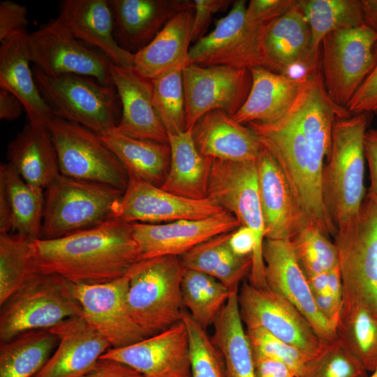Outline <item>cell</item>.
I'll use <instances>...</instances> for the list:
<instances>
[{
  "instance_id": "6da1fadb",
  "label": "cell",
  "mask_w": 377,
  "mask_h": 377,
  "mask_svg": "<svg viewBox=\"0 0 377 377\" xmlns=\"http://www.w3.org/2000/svg\"><path fill=\"white\" fill-rule=\"evenodd\" d=\"M352 114L329 96L320 71L308 75L295 101L280 119L248 124L274 156L290 185L306 226L325 235L337 229L322 194L325 160L329 157L334 124Z\"/></svg>"
},
{
  "instance_id": "7a4b0ae2",
  "label": "cell",
  "mask_w": 377,
  "mask_h": 377,
  "mask_svg": "<svg viewBox=\"0 0 377 377\" xmlns=\"http://www.w3.org/2000/svg\"><path fill=\"white\" fill-rule=\"evenodd\" d=\"M31 255L38 273L75 285L121 278L140 260L131 223L116 218L59 238L34 239Z\"/></svg>"
},
{
  "instance_id": "3957f363",
  "label": "cell",
  "mask_w": 377,
  "mask_h": 377,
  "mask_svg": "<svg viewBox=\"0 0 377 377\" xmlns=\"http://www.w3.org/2000/svg\"><path fill=\"white\" fill-rule=\"evenodd\" d=\"M369 114L339 117L332 129L331 151L322 175V194L337 229L345 230L357 218L364 199V138Z\"/></svg>"
},
{
  "instance_id": "277c9868",
  "label": "cell",
  "mask_w": 377,
  "mask_h": 377,
  "mask_svg": "<svg viewBox=\"0 0 377 377\" xmlns=\"http://www.w3.org/2000/svg\"><path fill=\"white\" fill-rule=\"evenodd\" d=\"M185 270L180 256H164L139 260L128 272V310L146 337L182 320Z\"/></svg>"
},
{
  "instance_id": "5b68a950",
  "label": "cell",
  "mask_w": 377,
  "mask_h": 377,
  "mask_svg": "<svg viewBox=\"0 0 377 377\" xmlns=\"http://www.w3.org/2000/svg\"><path fill=\"white\" fill-rule=\"evenodd\" d=\"M119 188L59 175L46 188L40 239L59 238L114 218Z\"/></svg>"
},
{
  "instance_id": "8992f818",
  "label": "cell",
  "mask_w": 377,
  "mask_h": 377,
  "mask_svg": "<svg viewBox=\"0 0 377 377\" xmlns=\"http://www.w3.org/2000/svg\"><path fill=\"white\" fill-rule=\"evenodd\" d=\"M74 285L57 274L34 275L1 306V341L27 331L50 329L67 318L82 316Z\"/></svg>"
},
{
  "instance_id": "52a82bcc",
  "label": "cell",
  "mask_w": 377,
  "mask_h": 377,
  "mask_svg": "<svg viewBox=\"0 0 377 377\" xmlns=\"http://www.w3.org/2000/svg\"><path fill=\"white\" fill-rule=\"evenodd\" d=\"M207 197L231 213L241 226L250 228L256 238L249 283L267 288L263 245L265 223L260 204L256 161L212 159Z\"/></svg>"
},
{
  "instance_id": "ba28073f",
  "label": "cell",
  "mask_w": 377,
  "mask_h": 377,
  "mask_svg": "<svg viewBox=\"0 0 377 377\" xmlns=\"http://www.w3.org/2000/svg\"><path fill=\"white\" fill-rule=\"evenodd\" d=\"M342 301L362 306L377 318V201L365 195L359 214L334 235Z\"/></svg>"
},
{
  "instance_id": "9c48e42d",
  "label": "cell",
  "mask_w": 377,
  "mask_h": 377,
  "mask_svg": "<svg viewBox=\"0 0 377 377\" xmlns=\"http://www.w3.org/2000/svg\"><path fill=\"white\" fill-rule=\"evenodd\" d=\"M39 91L54 116L78 124L101 135L118 124L115 87L87 76H48L34 67Z\"/></svg>"
},
{
  "instance_id": "30bf717a",
  "label": "cell",
  "mask_w": 377,
  "mask_h": 377,
  "mask_svg": "<svg viewBox=\"0 0 377 377\" xmlns=\"http://www.w3.org/2000/svg\"><path fill=\"white\" fill-rule=\"evenodd\" d=\"M46 126L57 152L61 175L125 191L128 175L98 134L57 116Z\"/></svg>"
},
{
  "instance_id": "8fae6325",
  "label": "cell",
  "mask_w": 377,
  "mask_h": 377,
  "mask_svg": "<svg viewBox=\"0 0 377 377\" xmlns=\"http://www.w3.org/2000/svg\"><path fill=\"white\" fill-rule=\"evenodd\" d=\"M246 10L245 1H234L227 15L217 20L215 28L189 49L186 65L269 69L263 45L265 24L251 22Z\"/></svg>"
},
{
  "instance_id": "7c38bea8",
  "label": "cell",
  "mask_w": 377,
  "mask_h": 377,
  "mask_svg": "<svg viewBox=\"0 0 377 377\" xmlns=\"http://www.w3.org/2000/svg\"><path fill=\"white\" fill-rule=\"evenodd\" d=\"M321 43L325 89L335 104L346 108L375 64L377 31L364 23L330 33Z\"/></svg>"
},
{
  "instance_id": "4fadbf2b",
  "label": "cell",
  "mask_w": 377,
  "mask_h": 377,
  "mask_svg": "<svg viewBox=\"0 0 377 377\" xmlns=\"http://www.w3.org/2000/svg\"><path fill=\"white\" fill-rule=\"evenodd\" d=\"M239 313L245 328L261 327L280 340L314 357L323 341L305 317L285 297L244 281L238 291Z\"/></svg>"
},
{
  "instance_id": "5bb4252c",
  "label": "cell",
  "mask_w": 377,
  "mask_h": 377,
  "mask_svg": "<svg viewBox=\"0 0 377 377\" xmlns=\"http://www.w3.org/2000/svg\"><path fill=\"white\" fill-rule=\"evenodd\" d=\"M27 45L31 62L48 76L75 74L113 86L110 60L79 43L59 18L28 34Z\"/></svg>"
},
{
  "instance_id": "9a60e30c",
  "label": "cell",
  "mask_w": 377,
  "mask_h": 377,
  "mask_svg": "<svg viewBox=\"0 0 377 377\" xmlns=\"http://www.w3.org/2000/svg\"><path fill=\"white\" fill-rule=\"evenodd\" d=\"M186 130L206 113L223 110L233 116L250 92L249 69L186 65L183 69Z\"/></svg>"
},
{
  "instance_id": "2e32d148",
  "label": "cell",
  "mask_w": 377,
  "mask_h": 377,
  "mask_svg": "<svg viewBox=\"0 0 377 377\" xmlns=\"http://www.w3.org/2000/svg\"><path fill=\"white\" fill-rule=\"evenodd\" d=\"M209 198L193 200L173 194L133 176L120 198L114 218L129 223L160 224L205 219L223 212Z\"/></svg>"
},
{
  "instance_id": "e0dca14e",
  "label": "cell",
  "mask_w": 377,
  "mask_h": 377,
  "mask_svg": "<svg viewBox=\"0 0 377 377\" xmlns=\"http://www.w3.org/2000/svg\"><path fill=\"white\" fill-rule=\"evenodd\" d=\"M129 275L99 284L74 285L82 316L113 348L147 338L131 318L127 306Z\"/></svg>"
},
{
  "instance_id": "ac0fdd59",
  "label": "cell",
  "mask_w": 377,
  "mask_h": 377,
  "mask_svg": "<svg viewBox=\"0 0 377 377\" xmlns=\"http://www.w3.org/2000/svg\"><path fill=\"white\" fill-rule=\"evenodd\" d=\"M263 256L267 288L288 300L323 341H336V330L320 313L290 241L265 239Z\"/></svg>"
},
{
  "instance_id": "d6986e66",
  "label": "cell",
  "mask_w": 377,
  "mask_h": 377,
  "mask_svg": "<svg viewBox=\"0 0 377 377\" xmlns=\"http://www.w3.org/2000/svg\"><path fill=\"white\" fill-rule=\"evenodd\" d=\"M100 359L121 362L142 377H191L188 335L182 320L129 346L111 348Z\"/></svg>"
},
{
  "instance_id": "ffe728a7",
  "label": "cell",
  "mask_w": 377,
  "mask_h": 377,
  "mask_svg": "<svg viewBox=\"0 0 377 377\" xmlns=\"http://www.w3.org/2000/svg\"><path fill=\"white\" fill-rule=\"evenodd\" d=\"M239 226L238 220L226 211L198 220L131 223L140 260L164 256H182L200 244Z\"/></svg>"
},
{
  "instance_id": "44dd1931",
  "label": "cell",
  "mask_w": 377,
  "mask_h": 377,
  "mask_svg": "<svg viewBox=\"0 0 377 377\" xmlns=\"http://www.w3.org/2000/svg\"><path fill=\"white\" fill-rule=\"evenodd\" d=\"M110 71L122 107L116 130L131 138L168 144V133L154 108L152 80L133 66L111 63Z\"/></svg>"
},
{
  "instance_id": "7402d4cb",
  "label": "cell",
  "mask_w": 377,
  "mask_h": 377,
  "mask_svg": "<svg viewBox=\"0 0 377 377\" xmlns=\"http://www.w3.org/2000/svg\"><path fill=\"white\" fill-rule=\"evenodd\" d=\"M50 330L57 337L58 344L34 377H80L91 370L112 348L82 316L67 318Z\"/></svg>"
},
{
  "instance_id": "603a6c76",
  "label": "cell",
  "mask_w": 377,
  "mask_h": 377,
  "mask_svg": "<svg viewBox=\"0 0 377 377\" xmlns=\"http://www.w3.org/2000/svg\"><path fill=\"white\" fill-rule=\"evenodd\" d=\"M269 70L290 75L293 69H305L306 74L317 71L318 54L311 49V33L298 3L283 15L265 24L263 35Z\"/></svg>"
},
{
  "instance_id": "cb8c5ba5",
  "label": "cell",
  "mask_w": 377,
  "mask_h": 377,
  "mask_svg": "<svg viewBox=\"0 0 377 377\" xmlns=\"http://www.w3.org/2000/svg\"><path fill=\"white\" fill-rule=\"evenodd\" d=\"M256 165L265 239L291 240L306 226L287 179L276 159L264 147Z\"/></svg>"
},
{
  "instance_id": "d4e9b609",
  "label": "cell",
  "mask_w": 377,
  "mask_h": 377,
  "mask_svg": "<svg viewBox=\"0 0 377 377\" xmlns=\"http://www.w3.org/2000/svg\"><path fill=\"white\" fill-rule=\"evenodd\" d=\"M114 35L125 50L135 54L147 46L177 14L194 10L189 0H111Z\"/></svg>"
},
{
  "instance_id": "484cf974",
  "label": "cell",
  "mask_w": 377,
  "mask_h": 377,
  "mask_svg": "<svg viewBox=\"0 0 377 377\" xmlns=\"http://www.w3.org/2000/svg\"><path fill=\"white\" fill-rule=\"evenodd\" d=\"M200 154L211 159L230 161H256L263 149L256 133L235 121L227 112L210 111L191 129Z\"/></svg>"
},
{
  "instance_id": "4316f807",
  "label": "cell",
  "mask_w": 377,
  "mask_h": 377,
  "mask_svg": "<svg viewBox=\"0 0 377 377\" xmlns=\"http://www.w3.org/2000/svg\"><path fill=\"white\" fill-rule=\"evenodd\" d=\"M58 18L76 39L99 48L114 64L133 66L134 54L123 49L115 39L109 1L65 0Z\"/></svg>"
},
{
  "instance_id": "83f0119b",
  "label": "cell",
  "mask_w": 377,
  "mask_h": 377,
  "mask_svg": "<svg viewBox=\"0 0 377 377\" xmlns=\"http://www.w3.org/2000/svg\"><path fill=\"white\" fill-rule=\"evenodd\" d=\"M250 92L241 108L232 116L237 122L270 124L280 119L291 107L308 75L292 77L263 66L249 69Z\"/></svg>"
},
{
  "instance_id": "f1b7e54d",
  "label": "cell",
  "mask_w": 377,
  "mask_h": 377,
  "mask_svg": "<svg viewBox=\"0 0 377 377\" xmlns=\"http://www.w3.org/2000/svg\"><path fill=\"white\" fill-rule=\"evenodd\" d=\"M45 194L27 184L10 163L0 166V233L40 239Z\"/></svg>"
},
{
  "instance_id": "f546056e",
  "label": "cell",
  "mask_w": 377,
  "mask_h": 377,
  "mask_svg": "<svg viewBox=\"0 0 377 377\" xmlns=\"http://www.w3.org/2000/svg\"><path fill=\"white\" fill-rule=\"evenodd\" d=\"M27 37V31H22L1 43L0 87L21 101L29 121L46 125L54 115L43 98L30 68Z\"/></svg>"
},
{
  "instance_id": "4dcf8cb0",
  "label": "cell",
  "mask_w": 377,
  "mask_h": 377,
  "mask_svg": "<svg viewBox=\"0 0 377 377\" xmlns=\"http://www.w3.org/2000/svg\"><path fill=\"white\" fill-rule=\"evenodd\" d=\"M10 163L29 185L45 189L59 175L57 152L47 126L29 123L8 145Z\"/></svg>"
},
{
  "instance_id": "1f68e13d",
  "label": "cell",
  "mask_w": 377,
  "mask_h": 377,
  "mask_svg": "<svg viewBox=\"0 0 377 377\" xmlns=\"http://www.w3.org/2000/svg\"><path fill=\"white\" fill-rule=\"evenodd\" d=\"M193 10L173 17L144 48L134 54L133 68L153 80L177 67L186 66L192 41Z\"/></svg>"
},
{
  "instance_id": "d6a6232c",
  "label": "cell",
  "mask_w": 377,
  "mask_h": 377,
  "mask_svg": "<svg viewBox=\"0 0 377 377\" xmlns=\"http://www.w3.org/2000/svg\"><path fill=\"white\" fill-rule=\"evenodd\" d=\"M168 135L170 165L161 188L190 199L207 198L212 159L200 154L193 140L191 129Z\"/></svg>"
},
{
  "instance_id": "836d02e7",
  "label": "cell",
  "mask_w": 377,
  "mask_h": 377,
  "mask_svg": "<svg viewBox=\"0 0 377 377\" xmlns=\"http://www.w3.org/2000/svg\"><path fill=\"white\" fill-rule=\"evenodd\" d=\"M120 161L128 176L161 187L170 165V147L126 136L114 129L99 135Z\"/></svg>"
},
{
  "instance_id": "e575fe53",
  "label": "cell",
  "mask_w": 377,
  "mask_h": 377,
  "mask_svg": "<svg viewBox=\"0 0 377 377\" xmlns=\"http://www.w3.org/2000/svg\"><path fill=\"white\" fill-rule=\"evenodd\" d=\"M232 232L216 235L180 258L186 269L205 273L230 292H238L240 282L250 273L252 256H241L233 252L229 244Z\"/></svg>"
},
{
  "instance_id": "d590c367",
  "label": "cell",
  "mask_w": 377,
  "mask_h": 377,
  "mask_svg": "<svg viewBox=\"0 0 377 377\" xmlns=\"http://www.w3.org/2000/svg\"><path fill=\"white\" fill-rule=\"evenodd\" d=\"M238 292L230 296L214 323L211 340L223 358L226 377H255L254 359L238 304Z\"/></svg>"
},
{
  "instance_id": "8d00e7d4",
  "label": "cell",
  "mask_w": 377,
  "mask_h": 377,
  "mask_svg": "<svg viewBox=\"0 0 377 377\" xmlns=\"http://www.w3.org/2000/svg\"><path fill=\"white\" fill-rule=\"evenodd\" d=\"M58 344L50 329L30 330L0 343V377H34Z\"/></svg>"
},
{
  "instance_id": "74e56055",
  "label": "cell",
  "mask_w": 377,
  "mask_h": 377,
  "mask_svg": "<svg viewBox=\"0 0 377 377\" xmlns=\"http://www.w3.org/2000/svg\"><path fill=\"white\" fill-rule=\"evenodd\" d=\"M337 339L367 372L377 367V318L356 304L341 302Z\"/></svg>"
},
{
  "instance_id": "f35d334b",
  "label": "cell",
  "mask_w": 377,
  "mask_h": 377,
  "mask_svg": "<svg viewBox=\"0 0 377 377\" xmlns=\"http://www.w3.org/2000/svg\"><path fill=\"white\" fill-rule=\"evenodd\" d=\"M300 5L311 29L315 54L328 34L364 24L362 0H300Z\"/></svg>"
},
{
  "instance_id": "ab89813d",
  "label": "cell",
  "mask_w": 377,
  "mask_h": 377,
  "mask_svg": "<svg viewBox=\"0 0 377 377\" xmlns=\"http://www.w3.org/2000/svg\"><path fill=\"white\" fill-rule=\"evenodd\" d=\"M232 292L216 279L186 269L181 283L183 304L193 319L207 330L213 325Z\"/></svg>"
},
{
  "instance_id": "60d3db41",
  "label": "cell",
  "mask_w": 377,
  "mask_h": 377,
  "mask_svg": "<svg viewBox=\"0 0 377 377\" xmlns=\"http://www.w3.org/2000/svg\"><path fill=\"white\" fill-rule=\"evenodd\" d=\"M31 238L0 233V306L37 274L31 255Z\"/></svg>"
},
{
  "instance_id": "b9f144b4",
  "label": "cell",
  "mask_w": 377,
  "mask_h": 377,
  "mask_svg": "<svg viewBox=\"0 0 377 377\" xmlns=\"http://www.w3.org/2000/svg\"><path fill=\"white\" fill-rule=\"evenodd\" d=\"M184 68L177 67L151 80L154 108L168 135L186 131Z\"/></svg>"
},
{
  "instance_id": "7bdbcfd3",
  "label": "cell",
  "mask_w": 377,
  "mask_h": 377,
  "mask_svg": "<svg viewBox=\"0 0 377 377\" xmlns=\"http://www.w3.org/2000/svg\"><path fill=\"white\" fill-rule=\"evenodd\" d=\"M290 241L306 276L328 272L339 265L335 244L318 228L304 226Z\"/></svg>"
},
{
  "instance_id": "ee69618b",
  "label": "cell",
  "mask_w": 377,
  "mask_h": 377,
  "mask_svg": "<svg viewBox=\"0 0 377 377\" xmlns=\"http://www.w3.org/2000/svg\"><path fill=\"white\" fill-rule=\"evenodd\" d=\"M182 320L188 335L191 377H226L223 358L206 330L193 319L186 309Z\"/></svg>"
},
{
  "instance_id": "f6af8a7d",
  "label": "cell",
  "mask_w": 377,
  "mask_h": 377,
  "mask_svg": "<svg viewBox=\"0 0 377 377\" xmlns=\"http://www.w3.org/2000/svg\"><path fill=\"white\" fill-rule=\"evenodd\" d=\"M362 364L337 339L327 342L298 377H368Z\"/></svg>"
},
{
  "instance_id": "bcb514c9",
  "label": "cell",
  "mask_w": 377,
  "mask_h": 377,
  "mask_svg": "<svg viewBox=\"0 0 377 377\" xmlns=\"http://www.w3.org/2000/svg\"><path fill=\"white\" fill-rule=\"evenodd\" d=\"M245 330L253 355L283 362L295 373L296 377L300 376L305 364L313 357L261 327L245 328Z\"/></svg>"
},
{
  "instance_id": "7dc6e473",
  "label": "cell",
  "mask_w": 377,
  "mask_h": 377,
  "mask_svg": "<svg viewBox=\"0 0 377 377\" xmlns=\"http://www.w3.org/2000/svg\"><path fill=\"white\" fill-rule=\"evenodd\" d=\"M375 64L346 108L352 114H377V45Z\"/></svg>"
},
{
  "instance_id": "c3c4849f",
  "label": "cell",
  "mask_w": 377,
  "mask_h": 377,
  "mask_svg": "<svg viewBox=\"0 0 377 377\" xmlns=\"http://www.w3.org/2000/svg\"><path fill=\"white\" fill-rule=\"evenodd\" d=\"M299 0H251L246 7L247 19L256 24H266L295 7Z\"/></svg>"
},
{
  "instance_id": "681fc988",
  "label": "cell",
  "mask_w": 377,
  "mask_h": 377,
  "mask_svg": "<svg viewBox=\"0 0 377 377\" xmlns=\"http://www.w3.org/2000/svg\"><path fill=\"white\" fill-rule=\"evenodd\" d=\"M28 25L27 9L10 0L0 2V41L11 36L26 31Z\"/></svg>"
},
{
  "instance_id": "f907efd6",
  "label": "cell",
  "mask_w": 377,
  "mask_h": 377,
  "mask_svg": "<svg viewBox=\"0 0 377 377\" xmlns=\"http://www.w3.org/2000/svg\"><path fill=\"white\" fill-rule=\"evenodd\" d=\"M192 41L196 43L205 36L213 15L226 10L232 3L230 0H193Z\"/></svg>"
},
{
  "instance_id": "816d5d0a",
  "label": "cell",
  "mask_w": 377,
  "mask_h": 377,
  "mask_svg": "<svg viewBox=\"0 0 377 377\" xmlns=\"http://www.w3.org/2000/svg\"><path fill=\"white\" fill-rule=\"evenodd\" d=\"M364 151L370 175V186L366 195L377 201V129L366 131L364 138Z\"/></svg>"
},
{
  "instance_id": "f5cc1de1",
  "label": "cell",
  "mask_w": 377,
  "mask_h": 377,
  "mask_svg": "<svg viewBox=\"0 0 377 377\" xmlns=\"http://www.w3.org/2000/svg\"><path fill=\"white\" fill-rule=\"evenodd\" d=\"M80 377H142V376L121 362L100 359L91 370Z\"/></svg>"
},
{
  "instance_id": "db71d44e",
  "label": "cell",
  "mask_w": 377,
  "mask_h": 377,
  "mask_svg": "<svg viewBox=\"0 0 377 377\" xmlns=\"http://www.w3.org/2000/svg\"><path fill=\"white\" fill-rule=\"evenodd\" d=\"M253 359L255 377H296L295 373L281 362L256 355H253Z\"/></svg>"
},
{
  "instance_id": "11a10c76",
  "label": "cell",
  "mask_w": 377,
  "mask_h": 377,
  "mask_svg": "<svg viewBox=\"0 0 377 377\" xmlns=\"http://www.w3.org/2000/svg\"><path fill=\"white\" fill-rule=\"evenodd\" d=\"M229 244L237 255L252 256L256 246L255 235L250 228L241 226L232 232Z\"/></svg>"
},
{
  "instance_id": "9f6ffc18",
  "label": "cell",
  "mask_w": 377,
  "mask_h": 377,
  "mask_svg": "<svg viewBox=\"0 0 377 377\" xmlns=\"http://www.w3.org/2000/svg\"><path fill=\"white\" fill-rule=\"evenodd\" d=\"M312 294L320 313L336 330L341 305L338 304L329 293Z\"/></svg>"
},
{
  "instance_id": "6f0895ef",
  "label": "cell",
  "mask_w": 377,
  "mask_h": 377,
  "mask_svg": "<svg viewBox=\"0 0 377 377\" xmlns=\"http://www.w3.org/2000/svg\"><path fill=\"white\" fill-rule=\"evenodd\" d=\"M23 105L21 101L10 91L1 89L0 91V118L7 121L18 118Z\"/></svg>"
},
{
  "instance_id": "680465c9",
  "label": "cell",
  "mask_w": 377,
  "mask_h": 377,
  "mask_svg": "<svg viewBox=\"0 0 377 377\" xmlns=\"http://www.w3.org/2000/svg\"><path fill=\"white\" fill-rule=\"evenodd\" d=\"M328 293L341 305L343 286L339 265L328 271Z\"/></svg>"
},
{
  "instance_id": "91938a15",
  "label": "cell",
  "mask_w": 377,
  "mask_h": 377,
  "mask_svg": "<svg viewBox=\"0 0 377 377\" xmlns=\"http://www.w3.org/2000/svg\"><path fill=\"white\" fill-rule=\"evenodd\" d=\"M306 277L312 293H328V272L306 276Z\"/></svg>"
},
{
  "instance_id": "94428289",
  "label": "cell",
  "mask_w": 377,
  "mask_h": 377,
  "mask_svg": "<svg viewBox=\"0 0 377 377\" xmlns=\"http://www.w3.org/2000/svg\"><path fill=\"white\" fill-rule=\"evenodd\" d=\"M364 23L377 31V0H362Z\"/></svg>"
},
{
  "instance_id": "6125c7cd",
  "label": "cell",
  "mask_w": 377,
  "mask_h": 377,
  "mask_svg": "<svg viewBox=\"0 0 377 377\" xmlns=\"http://www.w3.org/2000/svg\"><path fill=\"white\" fill-rule=\"evenodd\" d=\"M368 377H377V367L374 371L371 372V374Z\"/></svg>"
}]
</instances>
